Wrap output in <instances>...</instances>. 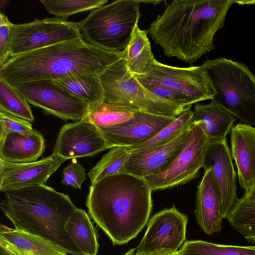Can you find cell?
Listing matches in <instances>:
<instances>
[{"label": "cell", "mask_w": 255, "mask_h": 255, "mask_svg": "<svg viewBox=\"0 0 255 255\" xmlns=\"http://www.w3.org/2000/svg\"><path fill=\"white\" fill-rule=\"evenodd\" d=\"M192 127L168 143L130 152L123 173L144 178L166 171L184 147Z\"/></svg>", "instance_id": "e0dca14e"}, {"label": "cell", "mask_w": 255, "mask_h": 255, "mask_svg": "<svg viewBox=\"0 0 255 255\" xmlns=\"http://www.w3.org/2000/svg\"><path fill=\"white\" fill-rule=\"evenodd\" d=\"M0 111L30 123L34 121V117L27 101L1 76H0Z\"/></svg>", "instance_id": "4dcf8cb0"}, {"label": "cell", "mask_w": 255, "mask_h": 255, "mask_svg": "<svg viewBox=\"0 0 255 255\" xmlns=\"http://www.w3.org/2000/svg\"><path fill=\"white\" fill-rule=\"evenodd\" d=\"M65 228L83 255H97L99 247L97 231L85 210L77 208Z\"/></svg>", "instance_id": "603a6c76"}, {"label": "cell", "mask_w": 255, "mask_h": 255, "mask_svg": "<svg viewBox=\"0 0 255 255\" xmlns=\"http://www.w3.org/2000/svg\"><path fill=\"white\" fill-rule=\"evenodd\" d=\"M195 124L191 109L183 111L171 123L162 128L154 136L140 144L128 147L129 153L168 143Z\"/></svg>", "instance_id": "484cf974"}, {"label": "cell", "mask_w": 255, "mask_h": 255, "mask_svg": "<svg viewBox=\"0 0 255 255\" xmlns=\"http://www.w3.org/2000/svg\"><path fill=\"white\" fill-rule=\"evenodd\" d=\"M109 148L99 128L85 118L61 128L52 154L74 159L93 156Z\"/></svg>", "instance_id": "5bb4252c"}, {"label": "cell", "mask_w": 255, "mask_h": 255, "mask_svg": "<svg viewBox=\"0 0 255 255\" xmlns=\"http://www.w3.org/2000/svg\"><path fill=\"white\" fill-rule=\"evenodd\" d=\"M202 65L216 93L211 100L241 123L255 125V75L248 67L225 58L207 60Z\"/></svg>", "instance_id": "5b68a950"}, {"label": "cell", "mask_w": 255, "mask_h": 255, "mask_svg": "<svg viewBox=\"0 0 255 255\" xmlns=\"http://www.w3.org/2000/svg\"><path fill=\"white\" fill-rule=\"evenodd\" d=\"M0 248L10 255H68L62 248L45 239L2 225Z\"/></svg>", "instance_id": "ffe728a7"}, {"label": "cell", "mask_w": 255, "mask_h": 255, "mask_svg": "<svg viewBox=\"0 0 255 255\" xmlns=\"http://www.w3.org/2000/svg\"><path fill=\"white\" fill-rule=\"evenodd\" d=\"M33 129L30 122L0 111V139L11 132L30 133Z\"/></svg>", "instance_id": "d6a6232c"}, {"label": "cell", "mask_w": 255, "mask_h": 255, "mask_svg": "<svg viewBox=\"0 0 255 255\" xmlns=\"http://www.w3.org/2000/svg\"><path fill=\"white\" fill-rule=\"evenodd\" d=\"M194 215L198 225L208 235L221 230L223 219L221 202L210 170L205 171L198 184Z\"/></svg>", "instance_id": "d6986e66"}, {"label": "cell", "mask_w": 255, "mask_h": 255, "mask_svg": "<svg viewBox=\"0 0 255 255\" xmlns=\"http://www.w3.org/2000/svg\"><path fill=\"white\" fill-rule=\"evenodd\" d=\"M231 154L240 187L247 194L255 187V127L239 123L230 133Z\"/></svg>", "instance_id": "ac0fdd59"}, {"label": "cell", "mask_w": 255, "mask_h": 255, "mask_svg": "<svg viewBox=\"0 0 255 255\" xmlns=\"http://www.w3.org/2000/svg\"><path fill=\"white\" fill-rule=\"evenodd\" d=\"M139 82L157 96L175 105L191 108L193 105L186 97L166 87L147 81Z\"/></svg>", "instance_id": "836d02e7"}, {"label": "cell", "mask_w": 255, "mask_h": 255, "mask_svg": "<svg viewBox=\"0 0 255 255\" xmlns=\"http://www.w3.org/2000/svg\"><path fill=\"white\" fill-rule=\"evenodd\" d=\"M176 117L137 112L133 117L122 124L99 129L110 148L130 147L150 139Z\"/></svg>", "instance_id": "9a60e30c"}, {"label": "cell", "mask_w": 255, "mask_h": 255, "mask_svg": "<svg viewBox=\"0 0 255 255\" xmlns=\"http://www.w3.org/2000/svg\"><path fill=\"white\" fill-rule=\"evenodd\" d=\"M129 154L128 147L111 148L88 172L91 185L108 176L123 173L125 163Z\"/></svg>", "instance_id": "f546056e"}, {"label": "cell", "mask_w": 255, "mask_h": 255, "mask_svg": "<svg viewBox=\"0 0 255 255\" xmlns=\"http://www.w3.org/2000/svg\"><path fill=\"white\" fill-rule=\"evenodd\" d=\"M107 0H44L41 1L46 11L55 17L67 20L70 16L100 7Z\"/></svg>", "instance_id": "1f68e13d"}, {"label": "cell", "mask_w": 255, "mask_h": 255, "mask_svg": "<svg viewBox=\"0 0 255 255\" xmlns=\"http://www.w3.org/2000/svg\"><path fill=\"white\" fill-rule=\"evenodd\" d=\"M85 168L76 159L67 165L62 172V183L76 189H81L86 180Z\"/></svg>", "instance_id": "d590c367"}, {"label": "cell", "mask_w": 255, "mask_h": 255, "mask_svg": "<svg viewBox=\"0 0 255 255\" xmlns=\"http://www.w3.org/2000/svg\"><path fill=\"white\" fill-rule=\"evenodd\" d=\"M196 124L203 129L209 139H226L237 118L211 100L208 104H196L194 107Z\"/></svg>", "instance_id": "7402d4cb"}, {"label": "cell", "mask_w": 255, "mask_h": 255, "mask_svg": "<svg viewBox=\"0 0 255 255\" xmlns=\"http://www.w3.org/2000/svg\"><path fill=\"white\" fill-rule=\"evenodd\" d=\"M178 255H179L178 254Z\"/></svg>", "instance_id": "b9f144b4"}, {"label": "cell", "mask_w": 255, "mask_h": 255, "mask_svg": "<svg viewBox=\"0 0 255 255\" xmlns=\"http://www.w3.org/2000/svg\"><path fill=\"white\" fill-rule=\"evenodd\" d=\"M0 255H10L2 249L0 248Z\"/></svg>", "instance_id": "60d3db41"}, {"label": "cell", "mask_w": 255, "mask_h": 255, "mask_svg": "<svg viewBox=\"0 0 255 255\" xmlns=\"http://www.w3.org/2000/svg\"><path fill=\"white\" fill-rule=\"evenodd\" d=\"M57 81L88 106L103 102L104 91L99 75L73 74Z\"/></svg>", "instance_id": "d4e9b609"}, {"label": "cell", "mask_w": 255, "mask_h": 255, "mask_svg": "<svg viewBox=\"0 0 255 255\" xmlns=\"http://www.w3.org/2000/svg\"><path fill=\"white\" fill-rule=\"evenodd\" d=\"M99 78L104 103L135 112L174 117L191 109L175 105L154 94L130 74L123 58L108 67Z\"/></svg>", "instance_id": "52a82bcc"}, {"label": "cell", "mask_w": 255, "mask_h": 255, "mask_svg": "<svg viewBox=\"0 0 255 255\" xmlns=\"http://www.w3.org/2000/svg\"><path fill=\"white\" fill-rule=\"evenodd\" d=\"M66 159L51 155L33 162L14 163L0 159V190L1 192L45 185Z\"/></svg>", "instance_id": "2e32d148"}, {"label": "cell", "mask_w": 255, "mask_h": 255, "mask_svg": "<svg viewBox=\"0 0 255 255\" xmlns=\"http://www.w3.org/2000/svg\"><path fill=\"white\" fill-rule=\"evenodd\" d=\"M152 191L144 179L121 173L91 185L86 205L113 245H122L135 238L147 223Z\"/></svg>", "instance_id": "7a4b0ae2"}, {"label": "cell", "mask_w": 255, "mask_h": 255, "mask_svg": "<svg viewBox=\"0 0 255 255\" xmlns=\"http://www.w3.org/2000/svg\"><path fill=\"white\" fill-rule=\"evenodd\" d=\"M153 56L147 33L137 24L122 57L130 74L132 76L141 74Z\"/></svg>", "instance_id": "cb8c5ba5"}, {"label": "cell", "mask_w": 255, "mask_h": 255, "mask_svg": "<svg viewBox=\"0 0 255 255\" xmlns=\"http://www.w3.org/2000/svg\"><path fill=\"white\" fill-rule=\"evenodd\" d=\"M235 3L254 4V0H174L150 22L146 31L164 55L192 65L214 49V37L224 25Z\"/></svg>", "instance_id": "6da1fadb"}, {"label": "cell", "mask_w": 255, "mask_h": 255, "mask_svg": "<svg viewBox=\"0 0 255 255\" xmlns=\"http://www.w3.org/2000/svg\"><path fill=\"white\" fill-rule=\"evenodd\" d=\"M177 253V252L176 253L170 252L166 251H161L158 252H155L152 253L140 255H176Z\"/></svg>", "instance_id": "8d00e7d4"}, {"label": "cell", "mask_w": 255, "mask_h": 255, "mask_svg": "<svg viewBox=\"0 0 255 255\" xmlns=\"http://www.w3.org/2000/svg\"><path fill=\"white\" fill-rule=\"evenodd\" d=\"M243 197L248 201L255 202V187L247 194H244Z\"/></svg>", "instance_id": "74e56055"}, {"label": "cell", "mask_w": 255, "mask_h": 255, "mask_svg": "<svg viewBox=\"0 0 255 255\" xmlns=\"http://www.w3.org/2000/svg\"><path fill=\"white\" fill-rule=\"evenodd\" d=\"M226 218L230 225L249 242L255 243V202L242 196Z\"/></svg>", "instance_id": "83f0119b"}, {"label": "cell", "mask_w": 255, "mask_h": 255, "mask_svg": "<svg viewBox=\"0 0 255 255\" xmlns=\"http://www.w3.org/2000/svg\"><path fill=\"white\" fill-rule=\"evenodd\" d=\"M123 51L102 49L80 38L11 57L0 68V76L15 87L33 81H58L73 74L100 75L122 58Z\"/></svg>", "instance_id": "3957f363"}, {"label": "cell", "mask_w": 255, "mask_h": 255, "mask_svg": "<svg viewBox=\"0 0 255 255\" xmlns=\"http://www.w3.org/2000/svg\"><path fill=\"white\" fill-rule=\"evenodd\" d=\"M209 138L196 124L189 131L186 142L170 167L165 171L144 177L152 191L184 184L196 178L203 168Z\"/></svg>", "instance_id": "8fae6325"}, {"label": "cell", "mask_w": 255, "mask_h": 255, "mask_svg": "<svg viewBox=\"0 0 255 255\" xmlns=\"http://www.w3.org/2000/svg\"><path fill=\"white\" fill-rule=\"evenodd\" d=\"M13 87L28 103L47 115L74 122L87 117L88 105L57 81H33Z\"/></svg>", "instance_id": "9c48e42d"}, {"label": "cell", "mask_w": 255, "mask_h": 255, "mask_svg": "<svg viewBox=\"0 0 255 255\" xmlns=\"http://www.w3.org/2000/svg\"><path fill=\"white\" fill-rule=\"evenodd\" d=\"M136 112L126 107L101 102L88 106L86 118L98 128H105L131 119Z\"/></svg>", "instance_id": "4316f807"}, {"label": "cell", "mask_w": 255, "mask_h": 255, "mask_svg": "<svg viewBox=\"0 0 255 255\" xmlns=\"http://www.w3.org/2000/svg\"><path fill=\"white\" fill-rule=\"evenodd\" d=\"M188 221V217L174 205L156 213L150 219L135 255L161 251L177 252L185 242Z\"/></svg>", "instance_id": "7c38bea8"}, {"label": "cell", "mask_w": 255, "mask_h": 255, "mask_svg": "<svg viewBox=\"0 0 255 255\" xmlns=\"http://www.w3.org/2000/svg\"><path fill=\"white\" fill-rule=\"evenodd\" d=\"M135 250V249H134V248L131 249L124 255H134V253Z\"/></svg>", "instance_id": "ab89813d"}, {"label": "cell", "mask_w": 255, "mask_h": 255, "mask_svg": "<svg viewBox=\"0 0 255 255\" xmlns=\"http://www.w3.org/2000/svg\"><path fill=\"white\" fill-rule=\"evenodd\" d=\"M138 1L140 3L142 2V3L153 4H157V3L162 1L161 0H138Z\"/></svg>", "instance_id": "f35d334b"}, {"label": "cell", "mask_w": 255, "mask_h": 255, "mask_svg": "<svg viewBox=\"0 0 255 255\" xmlns=\"http://www.w3.org/2000/svg\"><path fill=\"white\" fill-rule=\"evenodd\" d=\"M0 203L15 228L39 236L72 255H83L65 230L77 207L68 195L46 185L10 190Z\"/></svg>", "instance_id": "277c9868"}, {"label": "cell", "mask_w": 255, "mask_h": 255, "mask_svg": "<svg viewBox=\"0 0 255 255\" xmlns=\"http://www.w3.org/2000/svg\"><path fill=\"white\" fill-rule=\"evenodd\" d=\"M138 0H117L92 10L78 22L83 38L102 49L124 51L142 16Z\"/></svg>", "instance_id": "8992f818"}, {"label": "cell", "mask_w": 255, "mask_h": 255, "mask_svg": "<svg viewBox=\"0 0 255 255\" xmlns=\"http://www.w3.org/2000/svg\"><path fill=\"white\" fill-rule=\"evenodd\" d=\"M177 253L179 255H255V246L225 245L191 240L185 241Z\"/></svg>", "instance_id": "f1b7e54d"}, {"label": "cell", "mask_w": 255, "mask_h": 255, "mask_svg": "<svg viewBox=\"0 0 255 255\" xmlns=\"http://www.w3.org/2000/svg\"><path fill=\"white\" fill-rule=\"evenodd\" d=\"M83 38L78 22L56 17L14 24L10 37L11 57L59 43Z\"/></svg>", "instance_id": "30bf717a"}, {"label": "cell", "mask_w": 255, "mask_h": 255, "mask_svg": "<svg viewBox=\"0 0 255 255\" xmlns=\"http://www.w3.org/2000/svg\"><path fill=\"white\" fill-rule=\"evenodd\" d=\"M135 77L139 81L158 84L185 96L194 104L211 100L216 94L204 67H180L166 65L153 56L143 72Z\"/></svg>", "instance_id": "ba28073f"}, {"label": "cell", "mask_w": 255, "mask_h": 255, "mask_svg": "<svg viewBox=\"0 0 255 255\" xmlns=\"http://www.w3.org/2000/svg\"><path fill=\"white\" fill-rule=\"evenodd\" d=\"M44 149L45 139L36 129L27 134L11 132L0 139V159L14 163L33 162Z\"/></svg>", "instance_id": "44dd1931"}, {"label": "cell", "mask_w": 255, "mask_h": 255, "mask_svg": "<svg viewBox=\"0 0 255 255\" xmlns=\"http://www.w3.org/2000/svg\"><path fill=\"white\" fill-rule=\"evenodd\" d=\"M203 168L212 173L220 197L222 215L226 218L239 199L237 175L226 139L209 140Z\"/></svg>", "instance_id": "4fadbf2b"}, {"label": "cell", "mask_w": 255, "mask_h": 255, "mask_svg": "<svg viewBox=\"0 0 255 255\" xmlns=\"http://www.w3.org/2000/svg\"><path fill=\"white\" fill-rule=\"evenodd\" d=\"M14 24L4 14H0V68L11 57L10 42L11 31Z\"/></svg>", "instance_id": "e575fe53"}]
</instances>
